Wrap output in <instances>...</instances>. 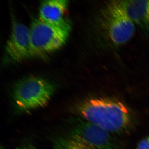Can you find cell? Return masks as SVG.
Returning a JSON list of instances; mask_svg holds the SVG:
<instances>
[{
  "label": "cell",
  "instance_id": "7",
  "mask_svg": "<svg viewBox=\"0 0 149 149\" xmlns=\"http://www.w3.org/2000/svg\"><path fill=\"white\" fill-rule=\"evenodd\" d=\"M121 2L136 28L149 37V0H128Z\"/></svg>",
  "mask_w": 149,
  "mask_h": 149
},
{
  "label": "cell",
  "instance_id": "11",
  "mask_svg": "<svg viewBox=\"0 0 149 149\" xmlns=\"http://www.w3.org/2000/svg\"><path fill=\"white\" fill-rule=\"evenodd\" d=\"M16 149H37L35 146L30 143L23 144L18 147Z\"/></svg>",
  "mask_w": 149,
  "mask_h": 149
},
{
  "label": "cell",
  "instance_id": "5",
  "mask_svg": "<svg viewBox=\"0 0 149 149\" xmlns=\"http://www.w3.org/2000/svg\"><path fill=\"white\" fill-rule=\"evenodd\" d=\"M70 135L91 149H119L110 132L85 119H77L73 122Z\"/></svg>",
  "mask_w": 149,
  "mask_h": 149
},
{
  "label": "cell",
  "instance_id": "6",
  "mask_svg": "<svg viewBox=\"0 0 149 149\" xmlns=\"http://www.w3.org/2000/svg\"><path fill=\"white\" fill-rule=\"evenodd\" d=\"M6 52L9 58L15 62L30 56V29L22 23L13 22Z\"/></svg>",
  "mask_w": 149,
  "mask_h": 149
},
{
  "label": "cell",
  "instance_id": "4",
  "mask_svg": "<svg viewBox=\"0 0 149 149\" xmlns=\"http://www.w3.org/2000/svg\"><path fill=\"white\" fill-rule=\"evenodd\" d=\"M70 29L68 23L55 25L35 19L29 29L30 56H43L58 49L66 42Z\"/></svg>",
  "mask_w": 149,
  "mask_h": 149
},
{
  "label": "cell",
  "instance_id": "2",
  "mask_svg": "<svg viewBox=\"0 0 149 149\" xmlns=\"http://www.w3.org/2000/svg\"><path fill=\"white\" fill-rule=\"evenodd\" d=\"M77 109L85 120L110 133H126L132 126L133 118L128 107L112 98L88 99L80 103Z\"/></svg>",
  "mask_w": 149,
  "mask_h": 149
},
{
  "label": "cell",
  "instance_id": "1",
  "mask_svg": "<svg viewBox=\"0 0 149 149\" xmlns=\"http://www.w3.org/2000/svg\"><path fill=\"white\" fill-rule=\"evenodd\" d=\"M94 26L96 42L103 51L118 49L133 38L136 29L121 1L104 4L96 16Z\"/></svg>",
  "mask_w": 149,
  "mask_h": 149
},
{
  "label": "cell",
  "instance_id": "8",
  "mask_svg": "<svg viewBox=\"0 0 149 149\" xmlns=\"http://www.w3.org/2000/svg\"><path fill=\"white\" fill-rule=\"evenodd\" d=\"M68 5L66 0L45 1L40 5L39 15L42 21L55 25L68 23L63 18Z\"/></svg>",
  "mask_w": 149,
  "mask_h": 149
},
{
  "label": "cell",
  "instance_id": "3",
  "mask_svg": "<svg viewBox=\"0 0 149 149\" xmlns=\"http://www.w3.org/2000/svg\"><path fill=\"white\" fill-rule=\"evenodd\" d=\"M56 87L41 77L29 76L18 80L13 90L15 105L22 113H27L47 106L53 95Z\"/></svg>",
  "mask_w": 149,
  "mask_h": 149
},
{
  "label": "cell",
  "instance_id": "9",
  "mask_svg": "<svg viewBox=\"0 0 149 149\" xmlns=\"http://www.w3.org/2000/svg\"><path fill=\"white\" fill-rule=\"evenodd\" d=\"M54 148L55 149H91L85 144L71 137L56 140Z\"/></svg>",
  "mask_w": 149,
  "mask_h": 149
},
{
  "label": "cell",
  "instance_id": "10",
  "mask_svg": "<svg viewBox=\"0 0 149 149\" xmlns=\"http://www.w3.org/2000/svg\"><path fill=\"white\" fill-rule=\"evenodd\" d=\"M137 149H149V137L140 141L137 146Z\"/></svg>",
  "mask_w": 149,
  "mask_h": 149
}]
</instances>
